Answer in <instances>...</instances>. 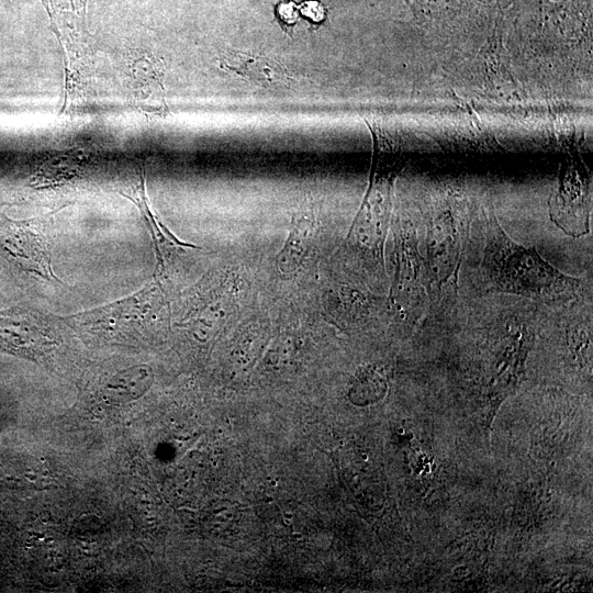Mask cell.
I'll return each mask as SVG.
<instances>
[{"label":"cell","instance_id":"1","mask_svg":"<svg viewBox=\"0 0 593 593\" xmlns=\"http://www.w3.org/2000/svg\"><path fill=\"white\" fill-rule=\"evenodd\" d=\"M485 216V248L481 270L493 291L544 302L569 301L583 289L579 278L568 276L546 261L534 247L514 242L494 212Z\"/></svg>","mask_w":593,"mask_h":593},{"label":"cell","instance_id":"2","mask_svg":"<svg viewBox=\"0 0 593 593\" xmlns=\"http://www.w3.org/2000/svg\"><path fill=\"white\" fill-rule=\"evenodd\" d=\"M65 57L61 111L79 103L93 71L92 36L87 26V0H41Z\"/></svg>","mask_w":593,"mask_h":593},{"label":"cell","instance_id":"3","mask_svg":"<svg viewBox=\"0 0 593 593\" xmlns=\"http://www.w3.org/2000/svg\"><path fill=\"white\" fill-rule=\"evenodd\" d=\"M163 307L160 284L153 281L128 296L60 320L74 329L98 338H124L155 325Z\"/></svg>","mask_w":593,"mask_h":593},{"label":"cell","instance_id":"4","mask_svg":"<svg viewBox=\"0 0 593 593\" xmlns=\"http://www.w3.org/2000/svg\"><path fill=\"white\" fill-rule=\"evenodd\" d=\"M461 255V236L458 223L450 211L439 212L427 232L426 275L428 288L448 287L456 275Z\"/></svg>","mask_w":593,"mask_h":593},{"label":"cell","instance_id":"5","mask_svg":"<svg viewBox=\"0 0 593 593\" xmlns=\"http://www.w3.org/2000/svg\"><path fill=\"white\" fill-rule=\"evenodd\" d=\"M0 315V349L30 359H40L54 346L49 324L40 315L12 311Z\"/></svg>","mask_w":593,"mask_h":593},{"label":"cell","instance_id":"6","mask_svg":"<svg viewBox=\"0 0 593 593\" xmlns=\"http://www.w3.org/2000/svg\"><path fill=\"white\" fill-rule=\"evenodd\" d=\"M591 192L581 175L569 171L560 179L550 200V216L566 234L581 236L590 231Z\"/></svg>","mask_w":593,"mask_h":593},{"label":"cell","instance_id":"7","mask_svg":"<svg viewBox=\"0 0 593 593\" xmlns=\"http://www.w3.org/2000/svg\"><path fill=\"white\" fill-rule=\"evenodd\" d=\"M220 67L267 90L291 89L298 80L278 59L249 52L231 49L221 55Z\"/></svg>","mask_w":593,"mask_h":593},{"label":"cell","instance_id":"8","mask_svg":"<svg viewBox=\"0 0 593 593\" xmlns=\"http://www.w3.org/2000/svg\"><path fill=\"white\" fill-rule=\"evenodd\" d=\"M119 193L137 206L141 213L154 244L157 260V272L163 273L164 271L166 265L165 257L168 249L184 247L199 248L195 245L184 243L177 238L152 209L146 192L145 172L143 166H139L135 174L123 180L119 188Z\"/></svg>","mask_w":593,"mask_h":593},{"label":"cell","instance_id":"9","mask_svg":"<svg viewBox=\"0 0 593 593\" xmlns=\"http://www.w3.org/2000/svg\"><path fill=\"white\" fill-rule=\"evenodd\" d=\"M4 248L26 270L47 281L63 283L53 271L51 246L41 231L21 225L5 240Z\"/></svg>","mask_w":593,"mask_h":593},{"label":"cell","instance_id":"10","mask_svg":"<svg viewBox=\"0 0 593 593\" xmlns=\"http://www.w3.org/2000/svg\"><path fill=\"white\" fill-rule=\"evenodd\" d=\"M135 102L146 115L164 118L168 113L164 67L154 57L142 56L132 66Z\"/></svg>","mask_w":593,"mask_h":593},{"label":"cell","instance_id":"11","mask_svg":"<svg viewBox=\"0 0 593 593\" xmlns=\"http://www.w3.org/2000/svg\"><path fill=\"white\" fill-rule=\"evenodd\" d=\"M88 161L89 155L77 149L47 156L35 170L33 186L48 188L70 181L83 172Z\"/></svg>","mask_w":593,"mask_h":593},{"label":"cell","instance_id":"12","mask_svg":"<svg viewBox=\"0 0 593 593\" xmlns=\"http://www.w3.org/2000/svg\"><path fill=\"white\" fill-rule=\"evenodd\" d=\"M153 379V371L148 366H133L108 378L101 391L111 402L126 403L142 396L152 385Z\"/></svg>","mask_w":593,"mask_h":593},{"label":"cell","instance_id":"13","mask_svg":"<svg viewBox=\"0 0 593 593\" xmlns=\"http://www.w3.org/2000/svg\"><path fill=\"white\" fill-rule=\"evenodd\" d=\"M422 24H443L471 4L470 0H403Z\"/></svg>","mask_w":593,"mask_h":593},{"label":"cell","instance_id":"14","mask_svg":"<svg viewBox=\"0 0 593 593\" xmlns=\"http://www.w3.org/2000/svg\"><path fill=\"white\" fill-rule=\"evenodd\" d=\"M310 224L307 220L299 221L289 235L278 256V267L282 272H292L301 262L306 249Z\"/></svg>","mask_w":593,"mask_h":593},{"label":"cell","instance_id":"15","mask_svg":"<svg viewBox=\"0 0 593 593\" xmlns=\"http://www.w3.org/2000/svg\"><path fill=\"white\" fill-rule=\"evenodd\" d=\"M275 15L282 31L292 36L293 29L300 16L298 4L294 1H280L275 5Z\"/></svg>","mask_w":593,"mask_h":593},{"label":"cell","instance_id":"16","mask_svg":"<svg viewBox=\"0 0 593 593\" xmlns=\"http://www.w3.org/2000/svg\"><path fill=\"white\" fill-rule=\"evenodd\" d=\"M384 384L385 381L382 379V377L374 371H368L357 378L351 392L359 394L367 393V396L369 398L381 392Z\"/></svg>","mask_w":593,"mask_h":593},{"label":"cell","instance_id":"17","mask_svg":"<svg viewBox=\"0 0 593 593\" xmlns=\"http://www.w3.org/2000/svg\"><path fill=\"white\" fill-rule=\"evenodd\" d=\"M299 13L313 26L321 25L327 18L325 5L317 0H305L298 4Z\"/></svg>","mask_w":593,"mask_h":593}]
</instances>
